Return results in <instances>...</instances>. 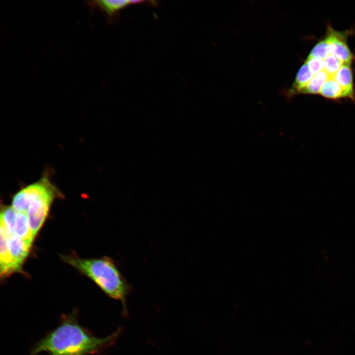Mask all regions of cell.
<instances>
[{
    "label": "cell",
    "instance_id": "obj_1",
    "mask_svg": "<svg viewBox=\"0 0 355 355\" xmlns=\"http://www.w3.org/2000/svg\"><path fill=\"white\" fill-rule=\"evenodd\" d=\"M77 316L76 311L62 315L56 328L37 342L28 355L42 352L49 355H91L105 351L116 342L120 328L106 337L98 338L79 324Z\"/></svg>",
    "mask_w": 355,
    "mask_h": 355
},
{
    "label": "cell",
    "instance_id": "obj_2",
    "mask_svg": "<svg viewBox=\"0 0 355 355\" xmlns=\"http://www.w3.org/2000/svg\"><path fill=\"white\" fill-rule=\"evenodd\" d=\"M63 260L90 278L109 297L120 300L124 312L131 287L111 258L84 259L74 256L63 257Z\"/></svg>",
    "mask_w": 355,
    "mask_h": 355
},
{
    "label": "cell",
    "instance_id": "obj_3",
    "mask_svg": "<svg viewBox=\"0 0 355 355\" xmlns=\"http://www.w3.org/2000/svg\"><path fill=\"white\" fill-rule=\"evenodd\" d=\"M58 190L47 177L24 187L14 196L11 206L26 213L35 236L43 225Z\"/></svg>",
    "mask_w": 355,
    "mask_h": 355
},
{
    "label": "cell",
    "instance_id": "obj_4",
    "mask_svg": "<svg viewBox=\"0 0 355 355\" xmlns=\"http://www.w3.org/2000/svg\"><path fill=\"white\" fill-rule=\"evenodd\" d=\"M348 31L339 32L328 28L326 38L329 44L331 54L336 57L343 65H351L354 55L347 42Z\"/></svg>",
    "mask_w": 355,
    "mask_h": 355
},
{
    "label": "cell",
    "instance_id": "obj_5",
    "mask_svg": "<svg viewBox=\"0 0 355 355\" xmlns=\"http://www.w3.org/2000/svg\"><path fill=\"white\" fill-rule=\"evenodd\" d=\"M86 3L91 9L100 11L109 24H111L118 18L120 10L133 4L132 0H98L88 1Z\"/></svg>",
    "mask_w": 355,
    "mask_h": 355
},
{
    "label": "cell",
    "instance_id": "obj_6",
    "mask_svg": "<svg viewBox=\"0 0 355 355\" xmlns=\"http://www.w3.org/2000/svg\"><path fill=\"white\" fill-rule=\"evenodd\" d=\"M0 230V274L1 277H5L19 271L20 269L13 261L8 248L7 241L10 233L1 222Z\"/></svg>",
    "mask_w": 355,
    "mask_h": 355
},
{
    "label": "cell",
    "instance_id": "obj_7",
    "mask_svg": "<svg viewBox=\"0 0 355 355\" xmlns=\"http://www.w3.org/2000/svg\"><path fill=\"white\" fill-rule=\"evenodd\" d=\"M7 242L11 257L16 266L20 270L24 261L28 255L32 244L10 233Z\"/></svg>",
    "mask_w": 355,
    "mask_h": 355
},
{
    "label": "cell",
    "instance_id": "obj_8",
    "mask_svg": "<svg viewBox=\"0 0 355 355\" xmlns=\"http://www.w3.org/2000/svg\"><path fill=\"white\" fill-rule=\"evenodd\" d=\"M334 78L341 87L344 98L355 100L353 74L350 65H342Z\"/></svg>",
    "mask_w": 355,
    "mask_h": 355
},
{
    "label": "cell",
    "instance_id": "obj_9",
    "mask_svg": "<svg viewBox=\"0 0 355 355\" xmlns=\"http://www.w3.org/2000/svg\"><path fill=\"white\" fill-rule=\"evenodd\" d=\"M12 234L16 235L30 244H32L35 236L31 229L26 213L17 212Z\"/></svg>",
    "mask_w": 355,
    "mask_h": 355
},
{
    "label": "cell",
    "instance_id": "obj_10",
    "mask_svg": "<svg viewBox=\"0 0 355 355\" xmlns=\"http://www.w3.org/2000/svg\"><path fill=\"white\" fill-rule=\"evenodd\" d=\"M313 75L307 64L304 63L297 73L292 87L289 91V95L292 96L299 94L311 80Z\"/></svg>",
    "mask_w": 355,
    "mask_h": 355
},
{
    "label": "cell",
    "instance_id": "obj_11",
    "mask_svg": "<svg viewBox=\"0 0 355 355\" xmlns=\"http://www.w3.org/2000/svg\"><path fill=\"white\" fill-rule=\"evenodd\" d=\"M329 76L323 71L314 75L307 85L302 89L299 94H319L324 83L329 79Z\"/></svg>",
    "mask_w": 355,
    "mask_h": 355
},
{
    "label": "cell",
    "instance_id": "obj_12",
    "mask_svg": "<svg viewBox=\"0 0 355 355\" xmlns=\"http://www.w3.org/2000/svg\"><path fill=\"white\" fill-rule=\"evenodd\" d=\"M319 94L325 98L336 100L344 98L343 90L334 77H330L324 83Z\"/></svg>",
    "mask_w": 355,
    "mask_h": 355
},
{
    "label": "cell",
    "instance_id": "obj_13",
    "mask_svg": "<svg viewBox=\"0 0 355 355\" xmlns=\"http://www.w3.org/2000/svg\"><path fill=\"white\" fill-rule=\"evenodd\" d=\"M331 54L329 44L325 37L319 41L312 49L307 58L324 59Z\"/></svg>",
    "mask_w": 355,
    "mask_h": 355
},
{
    "label": "cell",
    "instance_id": "obj_14",
    "mask_svg": "<svg viewBox=\"0 0 355 355\" xmlns=\"http://www.w3.org/2000/svg\"><path fill=\"white\" fill-rule=\"evenodd\" d=\"M342 65L336 57L330 54L323 60V70L329 77H334Z\"/></svg>",
    "mask_w": 355,
    "mask_h": 355
},
{
    "label": "cell",
    "instance_id": "obj_15",
    "mask_svg": "<svg viewBox=\"0 0 355 355\" xmlns=\"http://www.w3.org/2000/svg\"><path fill=\"white\" fill-rule=\"evenodd\" d=\"M305 63L313 75H315L323 70V60L317 58H307Z\"/></svg>",
    "mask_w": 355,
    "mask_h": 355
}]
</instances>
